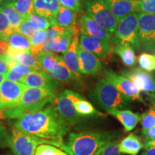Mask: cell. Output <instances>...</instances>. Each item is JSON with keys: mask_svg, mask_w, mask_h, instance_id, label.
<instances>
[{"mask_svg": "<svg viewBox=\"0 0 155 155\" xmlns=\"http://www.w3.org/2000/svg\"><path fill=\"white\" fill-rule=\"evenodd\" d=\"M15 32L12 28L8 19L0 9V40H8L10 35Z\"/></svg>", "mask_w": 155, "mask_h": 155, "instance_id": "35", "label": "cell"}, {"mask_svg": "<svg viewBox=\"0 0 155 155\" xmlns=\"http://www.w3.org/2000/svg\"><path fill=\"white\" fill-rule=\"evenodd\" d=\"M117 21L136 11L135 0H104Z\"/></svg>", "mask_w": 155, "mask_h": 155, "instance_id": "21", "label": "cell"}, {"mask_svg": "<svg viewBox=\"0 0 155 155\" xmlns=\"http://www.w3.org/2000/svg\"><path fill=\"white\" fill-rule=\"evenodd\" d=\"M141 155H155V147H152L145 150Z\"/></svg>", "mask_w": 155, "mask_h": 155, "instance_id": "49", "label": "cell"}, {"mask_svg": "<svg viewBox=\"0 0 155 155\" xmlns=\"http://www.w3.org/2000/svg\"><path fill=\"white\" fill-rule=\"evenodd\" d=\"M108 114L119 120L124 128L125 131L133 130L141 119V115L140 114L134 113L130 110L127 109L114 110L108 112Z\"/></svg>", "mask_w": 155, "mask_h": 155, "instance_id": "23", "label": "cell"}, {"mask_svg": "<svg viewBox=\"0 0 155 155\" xmlns=\"http://www.w3.org/2000/svg\"><path fill=\"white\" fill-rule=\"evenodd\" d=\"M135 5L137 12L155 14V0H135Z\"/></svg>", "mask_w": 155, "mask_h": 155, "instance_id": "34", "label": "cell"}, {"mask_svg": "<svg viewBox=\"0 0 155 155\" xmlns=\"http://www.w3.org/2000/svg\"><path fill=\"white\" fill-rule=\"evenodd\" d=\"M3 1H4V0H0V3H2V2Z\"/></svg>", "mask_w": 155, "mask_h": 155, "instance_id": "55", "label": "cell"}, {"mask_svg": "<svg viewBox=\"0 0 155 155\" xmlns=\"http://www.w3.org/2000/svg\"><path fill=\"white\" fill-rule=\"evenodd\" d=\"M23 83L31 88H41L57 91L58 83L45 71H35L25 75Z\"/></svg>", "mask_w": 155, "mask_h": 155, "instance_id": "18", "label": "cell"}, {"mask_svg": "<svg viewBox=\"0 0 155 155\" xmlns=\"http://www.w3.org/2000/svg\"><path fill=\"white\" fill-rule=\"evenodd\" d=\"M7 55L10 61H13L24 64L32 68L37 71H43L40 66V63H38L37 58L30 53V50H18L15 48H11L9 46V50Z\"/></svg>", "mask_w": 155, "mask_h": 155, "instance_id": "22", "label": "cell"}, {"mask_svg": "<svg viewBox=\"0 0 155 155\" xmlns=\"http://www.w3.org/2000/svg\"><path fill=\"white\" fill-rule=\"evenodd\" d=\"M6 80L5 74H0V85Z\"/></svg>", "mask_w": 155, "mask_h": 155, "instance_id": "51", "label": "cell"}, {"mask_svg": "<svg viewBox=\"0 0 155 155\" xmlns=\"http://www.w3.org/2000/svg\"><path fill=\"white\" fill-rule=\"evenodd\" d=\"M6 80L13 81V82H20L23 83L25 75L18 74V73L14 72V71L9 70L7 73L5 74Z\"/></svg>", "mask_w": 155, "mask_h": 155, "instance_id": "44", "label": "cell"}, {"mask_svg": "<svg viewBox=\"0 0 155 155\" xmlns=\"http://www.w3.org/2000/svg\"><path fill=\"white\" fill-rule=\"evenodd\" d=\"M0 9L8 19L9 24L14 32H16L19 24L25 19L19 14L17 9L15 8L12 2H6L2 4V6H0Z\"/></svg>", "mask_w": 155, "mask_h": 155, "instance_id": "28", "label": "cell"}, {"mask_svg": "<svg viewBox=\"0 0 155 155\" xmlns=\"http://www.w3.org/2000/svg\"><path fill=\"white\" fill-rule=\"evenodd\" d=\"M138 37L140 47L147 50L155 48V14L139 13Z\"/></svg>", "mask_w": 155, "mask_h": 155, "instance_id": "9", "label": "cell"}, {"mask_svg": "<svg viewBox=\"0 0 155 155\" xmlns=\"http://www.w3.org/2000/svg\"><path fill=\"white\" fill-rule=\"evenodd\" d=\"M45 30H36L30 38L31 42L30 53L37 58L42 51V45L45 42Z\"/></svg>", "mask_w": 155, "mask_h": 155, "instance_id": "30", "label": "cell"}, {"mask_svg": "<svg viewBox=\"0 0 155 155\" xmlns=\"http://www.w3.org/2000/svg\"><path fill=\"white\" fill-rule=\"evenodd\" d=\"M2 155H11V154H2Z\"/></svg>", "mask_w": 155, "mask_h": 155, "instance_id": "56", "label": "cell"}, {"mask_svg": "<svg viewBox=\"0 0 155 155\" xmlns=\"http://www.w3.org/2000/svg\"><path fill=\"white\" fill-rule=\"evenodd\" d=\"M138 63L141 69L147 72L155 71V55L143 53L138 58Z\"/></svg>", "mask_w": 155, "mask_h": 155, "instance_id": "32", "label": "cell"}, {"mask_svg": "<svg viewBox=\"0 0 155 155\" xmlns=\"http://www.w3.org/2000/svg\"><path fill=\"white\" fill-rule=\"evenodd\" d=\"M9 50V44L8 40H0V55H7Z\"/></svg>", "mask_w": 155, "mask_h": 155, "instance_id": "47", "label": "cell"}, {"mask_svg": "<svg viewBox=\"0 0 155 155\" xmlns=\"http://www.w3.org/2000/svg\"><path fill=\"white\" fill-rule=\"evenodd\" d=\"M152 108L154 110V111H155V101H153V104H152Z\"/></svg>", "mask_w": 155, "mask_h": 155, "instance_id": "54", "label": "cell"}, {"mask_svg": "<svg viewBox=\"0 0 155 155\" xmlns=\"http://www.w3.org/2000/svg\"><path fill=\"white\" fill-rule=\"evenodd\" d=\"M58 0H33L34 13L48 19L55 26V18L61 8Z\"/></svg>", "mask_w": 155, "mask_h": 155, "instance_id": "19", "label": "cell"}, {"mask_svg": "<svg viewBox=\"0 0 155 155\" xmlns=\"http://www.w3.org/2000/svg\"><path fill=\"white\" fill-rule=\"evenodd\" d=\"M93 98L108 113L114 110L123 109L131 101L104 78L97 82L93 91Z\"/></svg>", "mask_w": 155, "mask_h": 155, "instance_id": "4", "label": "cell"}, {"mask_svg": "<svg viewBox=\"0 0 155 155\" xmlns=\"http://www.w3.org/2000/svg\"><path fill=\"white\" fill-rule=\"evenodd\" d=\"M138 12H133L118 21L111 42L114 45L130 46L134 50L140 48L138 37Z\"/></svg>", "mask_w": 155, "mask_h": 155, "instance_id": "5", "label": "cell"}, {"mask_svg": "<svg viewBox=\"0 0 155 155\" xmlns=\"http://www.w3.org/2000/svg\"><path fill=\"white\" fill-rule=\"evenodd\" d=\"M9 68L11 71H14V72L18 73V74L25 75V76L37 71L35 69L32 68L28 66V65L17 63V62L13 61H10V60H9Z\"/></svg>", "mask_w": 155, "mask_h": 155, "instance_id": "39", "label": "cell"}, {"mask_svg": "<svg viewBox=\"0 0 155 155\" xmlns=\"http://www.w3.org/2000/svg\"><path fill=\"white\" fill-rule=\"evenodd\" d=\"M8 42L11 48L22 51L30 50L31 48L30 38L17 32H12L9 36Z\"/></svg>", "mask_w": 155, "mask_h": 155, "instance_id": "29", "label": "cell"}, {"mask_svg": "<svg viewBox=\"0 0 155 155\" xmlns=\"http://www.w3.org/2000/svg\"><path fill=\"white\" fill-rule=\"evenodd\" d=\"M10 134L5 126L0 121V148L9 147Z\"/></svg>", "mask_w": 155, "mask_h": 155, "instance_id": "42", "label": "cell"}, {"mask_svg": "<svg viewBox=\"0 0 155 155\" xmlns=\"http://www.w3.org/2000/svg\"><path fill=\"white\" fill-rule=\"evenodd\" d=\"M15 8L24 19H28L34 13L33 0H17L12 2Z\"/></svg>", "mask_w": 155, "mask_h": 155, "instance_id": "31", "label": "cell"}, {"mask_svg": "<svg viewBox=\"0 0 155 155\" xmlns=\"http://www.w3.org/2000/svg\"><path fill=\"white\" fill-rule=\"evenodd\" d=\"M149 96L152 98V99L155 101V94H147Z\"/></svg>", "mask_w": 155, "mask_h": 155, "instance_id": "52", "label": "cell"}, {"mask_svg": "<svg viewBox=\"0 0 155 155\" xmlns=\"http://www.w3.org/2000/svg\"><path fill=\"white\" fill-rule=\"evenodd\" d=\"M72 125L62 117L53 105L28 112L17 118L14 127L39 138L61 141Z\"/></svg>", "mask_w": 155, "mask_h": 155, "instance_id": "1", "label": "cell"}, {"mask_svg": "<svg viewBox=\"0 0 155 155\" xmlns=\"http://www.w3.org/2000/svg\"><path fill=\"white\" fill-rule=\"evenodd\" d=\"M52 45H53V42H45L43 45H42V52H45V53H52L53 52Z\"/></svg>", "mask_w": 155, "mask_h": 155, "instance_id": "48", "label": "cell"}, {"mask_svg": "<svg viewBox=\"0 0 155 155\" xmlns=\"http://www.w3.org/2000/svg\"><path fill=\"white\" fill-rule=\"evenodd\" d=\"M35 155H68L55 147L48 144H40L37 148Z\"/></svg>", "mask_w": 155, "mask_h": 155, "instance_id": "37", "label": "cell"}, {"mask_svg": "<svg viewBox=\"0 0 155 155\" xmlns=\"http://www.w3.org/2000/svg\"><path fill=\"white\" fill-rule=\"evenodd\" d=\"M28 19L35 30H46L50 28V21L48 19L33 13L28 17Z\"/></svg>", "mask_w": 155, "mask_h": 155, "instance_id": "33", "label": "cell"}, {"mask_svg": "<svg viewBox=\"0 0 155 155\" xmlns=\"http://www.w3.org/2000/svg\"><path fill=\"white\" fill-rule=\"evenodd\" d=\"M119 141L116 139L104 145L96 155H121L119 150Z\"/></svg>", "mask_w": 155, "mask_h": 155, "instance_id": "38", "label": "cell"}, {"mask_svg": "<svg viewBox=\"0 0 155 155\" xmlns=\"http://www.w3.org/2000/svg\"><path fill=\"white\" fill-rule=\"evenodd\" d=\"M77 13L72 9L61 6L55 18V26L68 28L76 25Z\"/></svg>", "mask_w": 155, "mask_h": 155, "instance_id": "26", "label": "cell"}, {"mask_svg": "<svg viewBox=\"0 0 155 155\" xmlns=\"http://www.w3.org/2000/svg\"><path fill=\"white\" fill-rule=\"evenodd\" d=\"M79 47L99 58L106 57L111 50V42L84 35L79 37Z\"/></svg>", "mask_w": 155, "mask_h": 155, "instance_id": "15", "label": "cell"}, {"mask_svg": "<svg viewBox=\"0 0 155 155\" xmlns=\"http://www.w3.org/2000/svg\"><path fill=\"white\" fill-rule=\"evenodd\" d=\"M115 134L96 131L71 133L60 147L68 155H96L104 145L116 139Z\"/></svg>", "mask_w": 155, "mask_h": 155, "instance_id": "2", "label": "cell"}, {"mask_svg": "<svg viewBox=\"0 0 155 155\" xmlns=\"http://www.w3.org/2000/svg\"><path fill=\"white\" fill-rule=\"evenodd\" d=\"M35 30L30 24L28 19H25L22 22L19 24L18 28L17 29V32L23 35L26 36L27 38H30L32 36V35L35 33Z\"/></svg>", "mask_w": 155, "mask_h": 155, "instance_id": "41", "label": "cell"}, {"mask_svg": "<svg viewBox=\"0 0 155 155\" xmlns=\"http://www.w3.org/2000/svg\"><path fill=\"white\" fill-rule=\"evenodd\" d=\"M61 6L66 8L72 9L75 12H80L82 11L83 5H81L77 0H58Z\"/></svg>", "mask_w": 155, "mask_h": 155, "instance_id": "43", "label": "cell"}, {"mask_svg": "<svg viewBox=\"0 0 155 155\" xmlns=\"http://www.w3.org/2000/svg\"><path fill=\"white\" fill-rule=\"evenodd\" d=\"M63 92L71 100L73 104H74L75 110L81 117L92 116H98L104 115L101 112L97 111L90 102L85 99V98H83V96H81V95L77 94V93L70 90H65L63 91Z\"/></svg>", "mask_w": 155, "mask_h": 155, "instance_id": "20", "label": "cell"}, {"mask_svg": "<svg viewBox=\"0 0 155 155\" xmlns=\"http://www.w3.org/2000/svg\"><path fill=\"white\" fill-rule=\"evenodd\" d=\"M61 141H53L39 138L13 127L12 129L9 147L15 155H35L37 148L42 143L53 144L60 147Z\"/></svg>", "mask_w": 155, "mask_h": 155, "instance_id": "6", "label": "cell"}, {"mask_svg": "<svg viewBox=\"0 0 155 155\" xmlns=\"http://www.w3.org/2000/svg\"><path fill=\"white\" fill-rule=\"evenodd\" d=\"M113 52L119 56L126 66L133 67L137 63L134 49L130 46L117 45L113 48Z\"/></svg>", "mask_w": 155, "mask_h": 155, "instance_id": "27", "label": "cell"}, {"mask_svg": "<svg viewBox=\"0 0 155 155\" xmlns=\"http://www.w3.org/2000/svg\"><path fill=\"white\" fill-rule=\"evenodd\" d=\"M86 15L111 35L115 32L118 21L104 0H86Z\"/></svg>", "mask_w": 155, "mask_h": 155, "instance_id": "8", "label": "cell"}, {"mask_svg": "<svg viewBox=\"0 0 155 155\" xmlns=\"http://www.w3.org/2000/svg\"><path fill=\"white\" fill-rule=\"evenodd\" d=\"M80 29L75 31L72 38L71 46L69 49L63 54V60L69 71L73 73L74 77H80L81 71L79 66V58L78 54V49L79 47V35Z\"/></svg>", "mask_w": 155, "mask_h": 155, "instance_id": "17", "label": "cell"}, {"mask_svg": "<svg viewBox=\"0 0 155 155\" xmlns=\"http://www.w3.org/2000/svg\"><path fill=\"white\" fill-rule=\"evenodd\" d=\"M104 78L109 81L120 93L129 99L144 102V100L141 98L140 91L132 81L124 75H119L111 71H105Z\"/></svg>", "mask_w": 155, "mask_h": 155, "instance_id": "11", "label": "cell"}, {"mask_svg": "<svg viewBox=\"0 0 155 155\" xmlns=\"http://www.w3.org/2000/svg\"><path fill=\"white\" fill-rule=\"evenodd\" d=\"M27 87L23 83L8 80L4 81L0 85V111L15 106Z\"/></svg>", "mask_w": 155, "mask_h": 155, "instance_id": "10", "label": "cell"}, {"mask_svg": "<svg viewBox=\"0 0 155 155\" xmlns=\"http://www.w3.org/2000/svg\"><path fill=\"white\" fill-rule=\"evenodd\" d=\"M123 75L134 83L140 92L155 94V80L150 73L141 68L124 71Z\"/></svg>", "mask_w": 155, "mask_h": 155, "instance_id": "13", "label": "cell"}, {"mask_svg": "<svg viewBox=\"0 0 155 155\" xmlns=\"http://www.w3.org/2000/svg\"><path fill=\"white\" fill-rule=\"evenodd\" d=\"M78 54L81 73L95 76L102 71V64L94 54L82 49L81 47H78Z\"/></svg>", "mask_w": 155, "mask_h": 155, "instance_id": "16", "label": "cell"}, {"mask_svg": "<svg viewBox=\"0 0 155 155\" xmlns=\"http://www.w3.org/2000/svg\"><path fill=\"white\" fill-rule=\"evenodd\" d=\"M118 146L121 154L129 155H137L141 150L144 148V144L140 139L133 133L120 141Z\"/></svg>", "mask_w": 155, "mask_h": 155, "instance_id": "24", "label": "cell"}, {"mask_svg": "<svg viewBox=\"0 0 155 155\" xmlns=\"http://www.w3.org/2000/svg\"><path fill=\"white\" fill-rule=\"evenodd\" d=\"M56 96V91L41 88L27 87L18 102L15 106L2 111L7 119H17L23 114L37 111L52 103Z\"/></svg>", "mask_w": 155, "mask_h": 155, "instance_id": "3", "label": "cell"}, {"mask_svg": "<svg viewBox=\"0 0 155 155\" xmlns=\"http://www.w3.org/2000/svg\"><path fill=\"white\" fill-rule=\"evenodd\" d=\"M2 57V55H0V58H1Z\"/></svg>", "mask_w": 155, "mask_h": 155, "instance_id": "57", "label": "cell"}, {"mask_svg": "<svg viewBox=\"0 0 155 155\" xmlns=\"http://www.w3.org/2000/svg\"><path fill=\"white\" fill-rule=\"evenodd\" d=\"M78 2L79 3L81 4V5H83V4H85V2H86V0H77Z\"/></svg>", "mask_w": 155, "mask_h": 155, "instance_id": "53", "label": "cell"}, {"mask_svg": "<svg viewBox=\"0 0 155 155\" xmlns=\"http://www.w3.org/2000/svg\"><path fill=\"white\" fill-rule=\"evenodd\" d=\"M9 58L8 55H2L0 58V74H6L9 71Z\"/></svg>", "mask_w": 155, "mask_h": 155, "instance_id": "45", "label": "cell"}, {"mask_svg": "<svg viewBox=\"0 0 155 155\" xmlns=\"http://www.w3.org/2000/svg\"><path fill=\"white\" fill-rule=\"evenodd\" d=\"M155 147V137L151 140L148 141H145L144 144V148L146 150L147 148H150V147Z\"/></svg>", "mask_w": 155, "mask_h": 155, "instance_id": "50", "label": "cell"}, {"mask_svg": "<svg viewBox=\"0 0 155 155\" xmlns=\"http://www.w3.org/2000/svg\"><path fill=\"white\" fill-rule=\"evenodd\" d=\"M37 60L42 69L58 82L67 83L72 81L73 74L64 63L63 58L53 52H41L37 56Z\"/></svg>", "mask_w": 155, "mask_h": 155, "instance_id": "7", "label": "cell"}, {"mask_svg": "<svg viewBox=\"0 0 155 155\" xmlns=\"http://www.w3.org/2000/svg\"><path fill=\"white\" fill-rule=\"evenodd\" d=\"M66 28H61L58 26L50 27L48 30H45L46 38L45 41L48 42H55L60 38L63 32H65Z\"/></svg>", "mask_w": 155, "mask_h": 155, "instance_id": "40", "label": "cell"}, {"mask_svg": "<svg viewBox=\"0 0 155 155\" xmlns=\"http://www.w3.org/2000/svg\"><path fill=\"white\" fill-rule=\"evenodd\" d=\"M141 131L155 127V111L152 108L141 115Z\"/></svg>", "mask_w": 155, "mask_h": 155, "instance_id": "36", "label": "cell"}, {"mask_svg": "<svg viewBox=\"0 0 155 155\" xmlns=\"http://www.w3.org/2000/svg\"><path fill=\"white\" fill-rule=\"evenodd\" d=\"M141 135L145 141H148L155 137V127L150 128L144 131H141Z\"/></svg>", "mask_w": 155, "mask_h": 155, "instance_id": "46", "label": "cell"}, {"mask_svg": "<svg viewBox=\"0 0 155 155\" xmlns=\"http://www.w3.org/2000/svg\"><path fill=\"white\" fill-rule=\"evenodd\" d=\"M52 103L62 117H63L71 125L78 123L82 119V117L75 110L74 104L63 91L56 95Z\"/></svg>", "mask_w": 155, "mask_h": 155, "instance_id": "12", "label": "cell"}, {"mask_svg": "<svg viewBox=\"0 0 155 155\" xmlns=\"http://www.w3.org/2000/svg\"><path fill=\"white\" fill-rule=\"evenodd\" d=\"M80 30L81 35L93 37L106 42H111L112 35L87 15H83L81 17Z\"/></svg>", "mask_w": 155, "mask_h": 155, "instance_id": "14", "label": "cell"}, {"mask_svg": "<svg viewBox=\"0 0 155 155\" xmlns=\"http://www.w3.org/2000/svg\"><path fill=\"white\" fill-rule=\"evenodd\" d=\"M79 29L80 28H78L77 25H75L74 26L71 27V28H66L63 34L60 37V38L57 41L53 42L52 48H53V53H65L71 46L73 34L75 31L79 30Z\"/></svg>", "mask_w": 155, "mask_h": 155, "instance_id": "25", "label": "cell"}]
</instances>
